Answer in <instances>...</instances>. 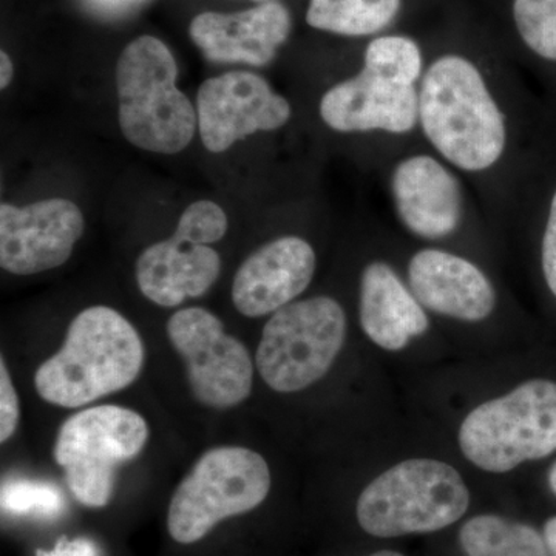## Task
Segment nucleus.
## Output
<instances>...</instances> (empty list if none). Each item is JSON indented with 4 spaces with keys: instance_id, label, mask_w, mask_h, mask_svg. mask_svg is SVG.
<instances>
[{
    "instance_id": "1",
    "label": "nucleus",
    "mask_w": 556,
    "mask_h": 556,
    "mask_svg": "<svg viewBox=\"0 0 556 556\" xmlns=\"http://www.w3.org/2000/svg\"><path fill=\"white\" fill-rule=\"evenodd\" d=\"M419 137L478 190L486 211H506L517 126L506 78L495 68L459 50L427 58Z\"/></svg>"
},
{
    "instance_id": "2",
    "label": "nucleus",
    "mask_w": 556,
    "mask_h": 556,
    "mask_svg": "<svg viewBox=\"0 0 556 556\" xmlns=\"http://www.w3.org/2000/svg\"><path fill=\"white\" fill-rule=\"evenodd\" d=\"M142 365L144 343L134 325L109 306H91L73 318L64 345L40 365L35 388L51 405L79 408L129 387Z\"/></svg>"
},
{
    "instance_id": "3",
    "label": "nucleus",
    "mask_w": 556,
    "mask_h": 556,
    "mask_svg": "<svg viewBox=\"0 0 556 556\" xmlns=\"http://www.w3.org/2000/svg\"><path fill=\"white\" fill-rule=\"evenodd\" d=\"M178 65L169 47L141 36L121 53L116 64L118 121L135 148L174 155L188 148L199 130V116L177 87Z\"/></svg>"
},
{
    "instance_id": "4",
    "label": "nucleus",
    "mask_w": 556,
    "mask_h": 556,
    "mask_svg": "<svg viewBox=\"0 0 556 556\" xmlns=\"http://www.w3.org/2000/svg\"><path fill=\"white\" fill-rule=\"evenodd\" d=\"M470 495L456 468L408 459L380 475L357 501V521L372 536L430 533L464 517Z\"/></svg>"
},
{
    "instance_id": "5",
    "label": "nucleus",
    "mask_w": 556,
    "mask_h": 556,
    "mask_svg": "<svg viewBox=\"0 0 556 556\" xmlns=\"http://www.w3.org/2000/svg\"><path fill=\"white\" fill-rule=\"evenodd\" d=\"M459 445L475 466L506 473L556 450V383L529 380L506 396L475 408L459 430Z\"/></svg>"
},
{
    "instance_id": "6",
    "label": "nucleus",
    "mask_w": 556,
    "mask_h": 556,
    "mask_svg": "<svg viewBox=\"0 0 556 556\" xmlns=\"http://www.w3.org/2000/svg\"><path fill=\"white\" fill-rule=\"evenodd\" d=\"M270 471L262 455L243 447L208 450L172 496L167 527L179 544H193L225 519L266 500Z\"/></svg>"
},
{
    "instance_id": "7",
    "label": "nucleus",
    "mask_w": 556,
    "mask_h": 556,
    "mask_svg": "<svg viewBox=\"0 0 556 556\" xmlns=\"http://www.w3.org/2000/svg\"><path fill=\"white\" fill-rule=\"evenodd\" d=\"M346 338V314L338 300L318 295L276 311L263 328L255 356L260 376L278 393L316 383L334 364Z\"/></svg>"
},
{
    "instance_id": "8",
    "label": "nucleus",
    "mask_w": 556,
    "mask_h": 556,
    "mask_svg": "<svg viewBox=\"0 0 556 556\" xmlns=\"http://www.w3.org/2000/svg\"><path fill=\"white\" fill-rule=\"evenodd\" d=\"M149 439L144 417L116 405L83 409L62 424L53 456L72 495L86 507L112 500L116 468L135 459Z\"/></svg>"
},
{
    "instance_id": "9",
    "label": "nucleus",
    "mask_w": 556,
    "mask_h": 556,
    "mask_svg": "<svg viewBox=\"0 0 556 556\" xmlns=\"http://www.w3.org/2000/svg\"><path fill=\"white\" fill-rule=\"evenodd\" d=\"M318 116L329 130L378 142L379 164L420 142L419 86L391 78L362 60L354 75L321 94Z\"/></svg>"
},
{
    "instance_id": "10",
    "label": "nucleus",
    "mask_w": 556,
    "mask_h": 556,
    "mask_svg": "<svg viewBox=\"0 0 556 556\" xmlns=\"http://www.w3.org/2000/svg\"><path fill=\"white\" fill-rule=\"evenodd\" d=\"M382 170L394 215L416 239H453L478 211L463 175L422 141L401 150Z\"/></svg>"
},
{
    "instance_id": "11",
    "label": "nucleus",
    "mask_w": 556,
    "mask_h": 556,
    "mask_svg": "<svg viewBox=\"0 0 556 556\" xmlns=\"http://www.w3.org/2000/svg\"><path fill=\"white\" fill-rule=\"evenodd\" d=\"M167 338L188 368L190 390L211 408L236 407L249 397L254 365L248 348L204 308L179 309L167 321Z\"/></svg>"
},
{
    "instance_id": "12",
    "label": "nucleus",
    "mask_w": 556,
    "mask_h": 556,
    "mask_svg": "<svg viewBox=\"0 0 556 556\" xmlns=\"http://www.w3.org/2000/svg\"><path fill=\"white\" fill-rule=\"evenodd\" d=\"M197 116L204 148L223 153L258 131L283 129L292 105L257 73L229 72L201 84Z\"/></svg>"
},
{
    "instance_id": "13",
    "label": "nucleus",
    "mask_w": 556,
    "mask_h": 556,
    "mask_svg": "<svg viewBox=\"0 0 556 556\" xmlns=\"http://www.w3.org/2000/svg\"><path fill=\"white\" fill-rule=\"evenodd\" d=\"M84 215L73 201L49 199L28 206H0V266L16 276L60 268L84 233Z\"/></svg>"
},
{
    "instance_id": "14",
    "label": "nucleus",
    "mask_w": 556,
    "mask_h": 556,
    "mask_svg": "<svg viewBox=\"0 0 556 556\" xmlns=\"http://www.w3.org/2000/svg\"><path fill=\"white\" fill-rule=\"evenodd\" d=\"M291 30L287 7L270 0L240 13H201L190 22L189 35L207 61L266 67Z\"/></svg>"
},
{
    "instance_id": "15",
    "label": "nucleus",
    "mask_w": 556,
    "mask_h": 556,
    "mask_svg": "<svg viewBox=\"0 0 556 556\" xmlns=\"http://www.w3.org/2000/svg\"><path fill=\"white\" fill-rule=\"evenodd\" d=\"M316 251L299 236H283L252 252L237 270L232 302L247 317L274 314L308 289L316 274Z\"/></svg>"
},
{
    "instance_id": "16",
    "label": "nucleus",
    "mask_w": 556,
    "mask_h": 556,
    "mask_svg": "<svg viewBox=\"0 0 556 556\" xmlns=\"http://www.w3.org/2000/svg\"><path fill=\"white\" fill-rule=\"evenodd\" d=\"M407 283L424 308L460 321L492 316L497 295L477 263L442 248L416 251L407 266Z\"/></svg>"
},
{
    "instance_id": "17",
    "label": "nucleus",
    "mask_w": 556,
    "mask_h": 556,
    "mask_svg": "<svg viewBox=\"0 0 556 556\" xmlns=\"http://www.w3.org/2000/svg\"><path fill=\"white\" fill-rule=\"evenodd\" d=\"M222 258L207 244L188 243L172 236L139 255V291L150 302L174 308L185 300L201 298L218 280Z\"/></svg>"
},
{
    "instance_id": "18",
    "label": "nucleus",
    "mask_w": 556,
    "mask_h": 556,
    "mask_svg": "<svg viewBox=\"0 0 556 556\" xmlns=\"http://www.w3.org/2000/svg\"><path fill=\"white\" fill-rule=\"evenodd\" d=\"M358 314L365 334L388 351L402 350L430 328L427 309L383 260H372L362 270Z\"/></svg>"
},
{
    "instance_id": "19",
    "label": "nucleus",
    "mask_w": 556,
    "mask_h": 556,
    "mask_svg": "<svg viewBox=\"0 0 556 556\" xmlns=\"http://www.w3.org/2000/svg\"><path fill=\"white\" fill-rule=\"evenodd\" d=\"M404 10V0H309L306 24L343 38L386 35Z\"/></svg>"
},
{
    "instance_id": "20",
    "label": "nucleus",
    "mask_w": 556,
    "mask_h": 556,
    "mask_svg": "<svg viewBox=\"0 0 556 556\" xmlns=\"http://www.w3.org/2000/svg\"><path fill=\"white\" fill-rule=\"evenodd\" d=\"M459 538L468 556H551L546 541L533 527L496 515L471 518Z\"/></svg>"
},
{
    "instance_id": "21",
    "label": "nucleus",
    "mask_w": 556,
    "mask_h": 556,
    "mask_svg": "<svg viewBox=\"0 0 556 556\" xmlns=\"http://www.w3.org/2000/svg\"><path fill=\"white\" fill-rule=\"evenodd\" d=\"M519 40L540 60L556 62V0H511Z\"/></svg>"
},
{
    "instance_id": "22",
    "label": "nucleus",
    "mask_w": 556,
    "mask_h": 556,
    "mask_svg": "<svg viewBox=\"0 0 556 556\" xmlns=\"http://www.w3.org/2000/svg\"><path fill=\"white\" fill-rule=\"evenodd\" d=\"M64 507L58 486L40 481H9L2 485V508L13 515L54 517Z\"/></svg>"
},
{
    "instance_id": "23",
    "label": "nucleus",
    "mask_w": 556,
    "mask_h": 556,
    "mask_svg": "<svg viewBox=\"0 0 556 556\" xmlns=\"http://www.w3.org/2000/svg\"><path fill=\"white\" fill-rule=\"evenodd\" d=\"M228 232V217L214 201L200 200L185 208L174 236L195 244L217 243Z\"/></svg>"
},
{
    "instance_id": "24",
    "label": "nucleus",
    "mask_w": 556,
    "mask_h": 556,
    "mask_svg": "<svg viewBox=\"0 0 556 556\" xmlns=\"http://www.w3.org/2000/svg\"><path fill=\"white\" fill-rule=\"evenodd\" d=\"M20 422V401L11 382L5 361L0 362V441L7 442Z\"/></svg>"
},
{
    "instance_id": "25",
    "label": "nucleus",
    "mask_w": 556,
    "mask_h": 556,
    "mask_svg": "<svg viewBox=\"0 0 556 556\" xmlns=\"http://www.w3.org/2000/svg\"><path fill=\"white\" fill-rule=\"evenodd\" d=\"M541 268L544 280L556 299V189L548 203L546 226L541 239Z\"/></svg>"
},
{
    "instance_id": "26",
    "label": "nucleus",
    "mask_w": 556,
    "mask_h": 556,
    "mask_svg": "<svg viewBox=\"0 0 556 556\" xmlns=\"http://www.w3.org/2000/svg\"><path fill=\"white\" fill-rule=\"evenodd\" d=\"M98 548L86 538L61 540L51 552H38V556H97Z\"/></svg>"
},
{
    "instance_id": "27",
    "label": "nucleus",
    "mask_w": 556,
    "mask_h": 556,
    "mask_svg": "<svg viewBox=\"0 0 556 556\" xmlns=\"http://www.w3.org/2000/svg\"><path fill=\"white\" fill-rule=\"evenodd\" d=\"M89 2L93 9L100 10L102 13L118 14L141 5L144 0H89Z\"/></svg>"
},
{
    "instance_id": "28",
    "label": "nucleus",
    "mask_w": 556,
    "mask_h": 556,
    "mask_svg": "<svg viewBox=\"0 0 556 556\" xmlns=\"http://www.w3.org/2000/svg\"><path fill=\"white\" fill-rule=\"evenodd\" d=\"M14 76V65L5 51L0 53V89L5 90L10 86Z\"/></svg>"
},
{
    "instance_id": "29",
    "label": "nucleus",
    "mask_w": 556,
    "mask_h": 556,
    "mask_svg": "<svg viewBox=\"0 0 556 556\" xmlns=\"http://www.w3.org/2000/svg\"><path fill=\"white\" fill-rule=\"evenodd\" d=\"M544 541H546L548 554L556 556V517L548 519L544 526Z\"/></svg>"
},
{
    "instance_id": "30",
    "label": "nucleus",
    "mask_w": 556,
    "mask_h": 556,
    "mask_svg": "<svg viewBox=\"0 0 556 556\" xmlns=\"http://www.w3.org/2000/svg\"><path fill=\"white\" fill-rule=\"evenodd\" d=\"M548 482H551V489L554 490L556 495V464L552 467L551 475H548Z\"/></svg>"
},
{
    "instance_id": "31",
    "label": "nucleus",
    "mask_w": 556,
    "mask_h": 556,
    "mask_svg": "<svg viewBox=\"0 0 556 556\" xmlns=\"http://www.w3.org/2000/svg\"><path fill=\"white\" fill-rule=\"evenodd\" d=\"M371 556H404V555L397 554V552L382 551V552H378V554H375Z\"/></svg>"
},
{
    "instance_id": "32",
    "label": "nucleus",
    "mask_w": 556,
    "mask_h": 556,
    "mask_svg": "<svg viewBox=\"0 0 556 556\" xmlns=\"http://www.w3.org/2000/svg\"><path fill=\"white\" fill-rule=\"evenodd\" d=\"M255 2L263 3V2H270V0H255Z\"/></svg>"
}]
</instances>
